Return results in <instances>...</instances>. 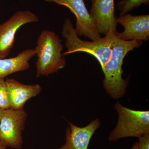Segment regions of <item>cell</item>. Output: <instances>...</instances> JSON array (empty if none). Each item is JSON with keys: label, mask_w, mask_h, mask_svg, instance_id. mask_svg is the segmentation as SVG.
<instances>
[{"label": "cell", "mask_w": 149, "mask_h": 149, "mask_svg": "<svg viewBox=\"0 0 149 149\" xmlns=\"http://www.w3.org/2000/svg\"><path fill=\"white\" fill-rule=\"evenodd\" d=\"M117 23L124 28L117 37L124 41H147L149 38V15H133L126 13L117 18Z\"/></svg>", "instance_id": "cell-9"}, {"label": "cell", "mask_w": 149, "mask_h": 149, "mask_svg": "<svg viewBox=\"0 0 149 149\" xmlns=\"http://www.w3.org/2000/svg\"><path fill=\"white\" fill-rule=\"evenodd\" d=\"M27 113L23 110H4L0 120V142L7 147L22 149Z\"/></svg>", "instance_id": "cell-5"}, {"label": "cell", "mask_w": 149, "mask_h": 149, "mask_svg": "<svg viewBox=\"0 0 149 149\" xmlns=\"http://www.w3.org/2000/svg\"><path fill=\"white\" fill-rule=\"evenodd\" d=\"M35 56V49H27L14 57L0 58V78H5L15 72L27 70L30 67L29 60Z\"/></svg>", "instance_id": "cell-12"}, {"label": "cell", "mask_w": 149, "mask_h": 149, "mask_svg": "<svg viewBox=\"0 0 149 149\" xmlns=\"http://www.w3.org/2000/svg\"><path fill=\"white\" fill-rule=\"evenodd\" d=\"M90 13L97 30L104 35L116 31L117 18L115 14L114 0H91Z\"/></svg>", "instance_id": "cell-8"}, {"label": "cell", "mask_w": 149, "mask_h": 149, "mask_svg": "<svg viewBox=\"0 0 149 149\" xmlns=\"http://www.w3.org/2000/svg\"><path fill=\"white\" fill-rule=\"evenodd\" d=\"M118 114L117 125L110 133L108 140L111 142L127 137L140 138L149 134V111L135 110L123 106L119 101L115 104Z\"/></svg>", "instance_id": "cell-4"}, {"label": "cell", "mask_w": 149, "mask_h": 149, "mask_svg": "<svg viewBox=\"0 0 149 149\" xmlns=\"http://www.w3.org/2000/svg\"><path fill=\"white\" fill-rule=\"evenodd\" d=\"M0 108L3 110L10 108L6 80L2 78H0Z\"/></svg>", "instance_id": "cell-14"}, {"label": "cell", "mask_w": 149, "mask_h": 149, "mask_svg": "<svg viewBox=\"0 0 149 149\" xmlns=\"http://www.w3.org/2000/svg\"><path fill=\"white\" fill-rule=\"evenodd\" d=\"M5 80L10 108L12 109L23 110L26 102L42 91V87L38 84L24 85L12 78H7Z\"/></svg>", "instance_id": "cell-11"}, {"label": "cell", "mask_w": 149, "mask_h": 149, "mask_svg": "<svg viewBox=\"0 0 149 149\" xmlns=\"http://www.w3.org/2000/svg\"><path fill=\"white\" fill-rule=\"evenodd\" d=\"M35 49L37 59L36 77L48 76L64 68L66 60L62 54L63 46L55 32L45 29L37 39Z\"/></svg>", "instance_id": "cell-3"}, {"label": "cell", "mask_w": 149, "mask_h": 149, "mask_svg": "<svg viewBox=\"0 0 149 149\" xmlns=\"http://www.w3.org/2000/svg\"><path fill=\"white\" fill-rule=\"evenodd\" d=\"M130 149H139V145H138V142H136V143L133 144V146Z\"/></svg>", "instance_id": "cell-16"}, {"label": "cell", "mask_w": 149, "mask_h": 149, "mask_svg": "<svg viewBox=\"0 0 149 149\" xmlns=\"http://www.w3.org/2000/svg\"><path fill=\"white\" fill-rule=\"evenodd\" d=\"M139 139V149H149V134H144Z\"/></svg>", "instance_id": "cell-15"}, {"label": "cell", "mask_w": 149, "mask_h": 149, "mask_svg": "<svg viewBox=\"0 0 149 149\" xmlns=\"http://www.w3.org/2000/svg\"><path fill=\"white\" fill-rule=\"evenodd\" d=\"M3 110H4L0 108V120H1V117L2 115L3 114Z\"/></svg>", "instance_id": "cell-18"}, {"label": "cell", "mask_w": 149, "mask_h": 149, "mask_svg": "<svg viewBox=\"0 0 149 149\" xmlns=\"http://www.w3.org/2000/svg\"><path fill=\"white\" fill-rule=\"evenodd\" d=\"M143 43L140 40L124 41L116 36L110 58L102 69L104 75V89L112 98L118 100L125 95L128 80L122 77L123 59L129 52L139 47Z\"/></svg>", "instance_id": "cell-1"}, {"label": "cell", "mask_w": 149, "mask_h": 149, "mask_svg": "<svg viewBox=\"0 0 149 149\" xmlns=\"http://www.w3.org/2000/svg\"><path fill=\"white\" fill-rule=\"evenodd\" d=\"M37 15L29 10H19L0 24V58H6L10 53L19 29L28 23L39 21Z\"/></svg>", "instance_id": "cell-6"}, {"label": "cell", "mask_w": 149, "mask_h": 149, "mask_svg": "<svg viewBox=\"0 0 149 149\" xmlns=\"http://www.w3.org/2000/svg\"><path fill=\"white\" fill-rule=\"evenodd\" d=\"M117 31H113L92 42L81 40L77 35L72 22L68 18L65 20L62 35L65 39V46L67 50L63 56L77 52H83L95 57L101 66L102 69L109 60Z\"/></svg>", "instance_id": "cell-2"}, {"label": "cell", "mask_w": 149, "mask_h": 149, "mask_svg": "<svg viewBox=\"0 0 149 149\" xmlns=\"http://www.w3.org/2000/svg\"><path fill=\"white\" fill-rule=\"evenodd\" d=\"M143 4L148 5L149 0H120L117 8L120 11V15H123L135 8H138Z\"/></svg>", "instance_id": "cell-13"}, {"label": "cell", "mask_w": 149, "mask_h": 149, "mask_svg": "<svg viewBox=\"0 0 149 149\" xmlns=\"http://www.w3.org/2000/svg\"><path fill=\"white\" fill-rule=\"evenodd\" d=\"M7 148L4 144L0 142V149H6Z\"/></svg>", "instance_id": "cell-17"}, {"label": "cell", "mask_w": 149, "mask_h": 149, "mask_svg": "<svg viewBox=\"0 0 149 149\" xmlns=\"http://www.w3.org/2000/svg\"><path fill=\"white\" fill-rule=\"evenodd\" d=\"M46 2L54 3L68 8L76 19L74 28L78 36H84L92 41L101 38L93 17L88 11L83 0H45Z\"/></svg>", "instance_id": "cell-7"}, {"label": "cell", "mask_w": 149, "mask_h": 149, "mask_svg": "<svg viewBox=\"0 0 149 149\" xmlns=\"http://www.w3.org/2000/svg\"><path fill=\"white\" fill-rule=\"evenodd\" d=\"M65 143L55 149H88L91 138L101 126L98 118L93 120L87 126L80 127L67 121Z\"/></svg>", "instance_id": "cell-10"}]
</instances>
